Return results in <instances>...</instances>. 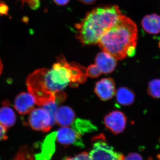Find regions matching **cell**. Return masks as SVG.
Instances as JSON below:
<instances>
[{"instance_id":"7402d4cb","label":"cell","mask_w":160,"mask_h":160,"mask_svg":"<svg viewBox=\"0 0 160 160\" xmlns=\"http://www.w3.org/2000/svg\"><path fill=\"white\" fill-rule=\"evenodd\" d=\"M124 160H143L142 158L139 154L135 152L129 153Z\"/></svg>"},{"instance_id":"9a60e30c","label":"cell","mask_w":160,"mask_h":160,"mask_svg":"<svg viewBox=\"0 0 160 160\" xmlns=\"http://www.w3.org/2000/svg\"><path fill=\"white\" fill-rule=\"evenodd\" d=\"M72 128L76 132L81 135L93 132L98 130L97 127L89 120L77 118L72 124Z\"/></svg>"},{"instance_id":"f1b7e54d","label":"cell","mask_w":160,"mask_h":160,"mask_svg":"<svg viewBox=\"0 0 160 160\" xmlns=\"http://www.w3.org/2000/svg\"></svg>"},{"instance_id":"3957f363","label":"cell","mask_w":160,"mask_h":160,"mask_svg":"<svg viewBox=\"0 0 160 160\" xmlns=\"http://www.w3.org/2000/svg\"><path fill=\"white\" fill-rule=\"evenodd\" d=\"M52 69H38L29 76L26 82L29 92L34 96L36 104L43 106L55 102L56 95L65 87L58 82Z\"/></svg>"},{"instance_id":"cb8c5ba5","label":"cell","mask_w":160,"mask_h":160,"mask_svg":"<svg viewBox=\"0 0 160 160\" xmlns=\"http://www.w3.org/2000/svg\"><path fill=\"white\" fill-rule=\"evenodd\" d=\"M9 8L7 5L4 3H1L0 5V14L6 15L8 14Z\"/></svg>"},{"instance_id":"2e32d148","label":"cell","mask_w":160,"mask_h":160,"mask_svg":"<svg viewBox=\"0 0 160 160\" xmlns=\"http://www.w3.org/2000/svg\"><path fill=\"white\" fill-rule=\"evenodd\" d=\"M16 117L14 111L8 106H3L0 108V123L6 128L14 125Z\"/></svg>"},{"instance_id":"ba28073f","label":"cell","mask_w":160,"mask_h":160,"mask_svg":"<svg viewBox=\"0 0 160 160\" xmlns=\"http://www.w3.org/2000/svg\"><path fill=\"white\" fill-rule=\"evenodd\" d=\"M57 132L47 135L42 142L38 144L40 151L34 154L35 160H50L56 150Z\"/></svg>"},{"instance_id":"e0dca14e","label":"cell","mask_w":160,"mask_h":160,"mask_svg":"<svg viewBox=\"0 0 160 160\" xmlns=\"http://www.w3.org/2000/svg\"><path fill=\"white\" fill-rule=\"evenodd\" d=\"M147 92L154 98H160V79H154L149 82Z\"/></svg>"},{"instance_id":"52a82bcc","label":"cell","mask_w":160,"mask_h":160,"mask_svg":"<svg viewBox=\"0 0 160 160\" xmlns=\"http://www.w3.org/2000/svg\"><path fill=\"white\" fill-rule=\"evenodd\" d=\"M57 140L63 146L73 145L80 148L85 147L82 136L78 134L72 128L68 127H62L58 130Z\"/></svg>"},{"instance_id":"ac0fdd59","label":"cell","mask_w":160,"mask_h":160,"mask_svg":"<svg viewBox=\"0 0 160 160\" xmlns=\"http://www.w3.org/2000/svg\"><path fill=\"white\" fill-rule=\"evenodd\" d=\"M58 105V104L56 102H52L42 106L43 108L46 109L50 115L52 121L54 125L56 123L55 120V115L57 110Z\"/></svg>"},{"instance_id":"44dd1931","label":"cell","mask_w":160,"mask_h":160,"mask_svg":"<svg viewBox=\"0 0 160 160\" xmlns=\"http://www.w3.org/2000/svg\"><path fill=\"white\" fill-rule=\"evenodd\" d=\"M22 1V4L24 2H27L29 6L33 9H37L39 7V0H21Z\"/></svg>"},{"instance_id":"484cf974","label":"cell","mask_w":160,"mask_h":160,"mask_svg":"<svg viewBox=\"0 0 160 160\" xmlns=\"http://www.w3.org/2000/svg\"><path fill=\"white\" fill-rule=\"evenodd\" d=\"M78 1L82 2L84 4H87V5H92L95 3L97 0H78Z\"/></svg>"},{"instance_id":"5b68a950","label":"cell","mask_w":160,"mask_h":160,"mask_svg":"<svg viewBox=\"0 0 160 160\" xmlns=\"http://www.w3.org/2000/svg\"><path fill=\"white\" fill-rule=\"evenodd\" d=\"M29 123L32 129L44 132L49 131L54 125L50 115L43 108H36L30 112Z\"/></svg>"},{"instance_id":"8992f818","label":"cell","mask_w":160,"mask_h":160,"mask_svg":"<svg viewBox=\"0 0 160 160\" xmlns=\"http://www.w3.org/2000/svg\"><path fill=\"white\" fill-rule=\"evenodd\" d=\"M126 122L127 118L125 114L118 110L109 112L104 118L105 126L115 134H119L124 131Z\"/></svg>"},{"instance_id":"4fadbf2b","label":"cell","mask_w":160,"mask_h":160,"mask_svg":"<svg viewBox=\"0 0 160 160\" xmlns=\"http://www.w3.org/2000/svg\"><path fill=\"white\" fill-rule=\"evenodd\" d=\"M141 25L147 33L158 34L160 33V16L155 13L147 15L142 19Z\"/></svg>"},{"instance_id":"d6986e66","label":"cell","mask_w":160,"mask_h":160,"mask_svg":"<svg viewBox=\"0 0 160 160\" xmlns=\"http://www.w3.org/2000/svg\"><path fill=\"white\" fill-rule=\"evenodd\" d=\"M102 72L96 65H91L86 69V76L95 78L99 77L102 74Z\"/></svg>"},{"instance_id":"6da1fadb","label":"cell","mask_w":160,"mask_h":160,"mask_svg":"<svg viewBox=\"0 0 160 160\" xmlns=\"http://www.w3.org/2000/svg\"><path fill=\"white\" fill-rule=\"evenodd\" d=\"M138 40V28L131 19L122 15L114 26L106 32L98 43L103 51L117 60L134 56Z\"/></svg>"},{"instance_id":"9c48e42d","label":"cell","mask_w":160,"mask_h":160,"mask_svg":"<svg viewBox=\"0 0 160 160\" xmlns=\"http://www.w3.org/2000/svg\"><path fill=\"white\" fill-rule=\"evenodd\" d=\"M95 93L103 101L111 99L116 93L115 84L112 78L102 79L96 83Z\"/></svg>"},{"instance_id":"603a6c76","label":"cell","mask_w":160,"mask_h":160,"mask_svg":"<svg viewBox=\"0 0 160 160\" xmlns=\"http://www.w3.org/2000/svg\"><path fill=\"white\" fill-rule=\"evenodd\" d=\"M7 128L0 123V141L7 139Z\"/></svg>"},{"instance_id":"7c38bea8","label":"cell","mask_w":160,"mask_h":160,"mask_svg":"<svg viewBox=\"0 0 160 160\" xmlns=\"http://www.w3.org/2000/svg\"><path fill=\"white\" fill-rule=\"evenodd\" d=\"M75 118V113L70 107L62 106L57 110L55 115L56 123L62 127L72 125Z\"/></svg>"},{"instance_id":"5bb4252c","label":"cell","mask_w":160,"mask_h":160,"mask_svg":"<svg viewBox=\"0 0 160 160\" xmlns=\"http://www.w3.org/2000/svg\"><path fill=\"white\" fill-rule=\"evenodd\" d=\"M118 102L124 106H129L134 103L135 94L131 89L126 87H120L116 92Z\"/></svg>"},{"instance_id":"30bf717a","label":"cell","mask_w":160,"mask_h":160,"mask_svg":"<svg viewBox=\"0 0 160 160\" xmlns=\"http://www.w3.org/2000/svg\"><path fill=\"white\" fill-rule=\"evenodd\" d=\"M36 104L34 96L30 92L20 93L15 100L14 107L20 114H26L31 112Z\"/></svg>"},{"instance_id":"8fae6325","label":"cell","mask_w":160,"mask_h":160,"mask_svg":"<svg viewBox=\"0 0 160 160\" xmlns=\"http://www.w3.org/2000/svg\"><path fill=\"white\" fill-rule=\"evenodd\" d=\"M95 65L102 73L108 74L114 71L117 65L115 58L106 52H99L95 59Z\"/></svg>"},{"instance_id":"ffe728a7","label":"cell","mask_w":160,"mask_h":160,"mask_svg":"<svg viewBox=\"0 0 160 160\" xmlns=\"http://www.w3.org/2000/svg\"><path fill=\"white\" fill-rule=\"evenodd\" d=\"M65 160H90V159L88 152H83L73 157L67 158Z\"/></svg>"},{"instance_id":"d4e9b609","label":"cell","mask_w":160,"mask_h":160,"mask_svg":"<svg viewBox=\"0 0 160 160\" xmlns=\"http://www.w3.org/2000/svg\"><path fill=\"white\" fill-rule=\"evenodd\" d=\"M54 3L59 6H65L69 3V0H53Z\"/></svg>"},{"instance_id":"4316f807","label":"cell","mask_w":160,"mask_h":160,"mask_svg":"<svg viewBox=\"0 0 160 160\" xmlns=\"http://www.w3.org/2000/svg\"><path fill=\"white\" fill-rule=\"evenodd\" d=\"M148 160H153V159H152L151 158H149V159H148Z\"/></svg>"},{"instance_id":"83f0119b","label":"cell","mask_w":160,"mask_h":160,"mask_svg":"<svg viewBox=\"0 0 160 160\" xmlns=\"http://www.w3.org/2000/svg\"><path fill=\"white\" fill-rule=\"evenodd\" d=\"M1 2H0V5H1Z\"/></svg>"},{"instance_id":"277c9868","label":"cell","mask_w":160,"mask_h":160,"mask_svg":"<svg viewBox=\"0 0 160 160\" xmlns=\"http://www.w3.org/2000/svg\"><path fill=\"white\" fill-rule=\"evenodd\" d=\"M92 146L89 152L90 160H124L122 153L116 151L112 146L106 142L103 134L92 138Z\"/></svg>"},{"instance_id":"7a4b0ae2","label":"cell","mask_w":160,"mask_h":160,"mask_svg":"<svg viewBox=\"0 0 160 160\" xmlns=\"http://www.w3.org/2000/svg\"><path fill=\"white\" fill-rule=\"evenodd\" d=\"M122 15L119 7L116 5L93 9L76 25V38L84 45L98 44L103 35L117 22Z\"/></svg>"}]
</instances>
